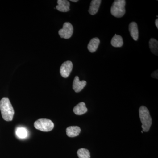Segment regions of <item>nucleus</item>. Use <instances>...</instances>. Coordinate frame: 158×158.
Returning <instances> with one entry per match:
<instances>
[{"label":"nucleus","mask_w":158,"mask_h":158,"mask_svg":"<svg viewBox=\"0 0 158 158\" xmlns=\"http://www.w3.org/2000/svg\"><path fill=\"white\" fill-rule=\"evenodd\" d=\"M0 110L4 120L11 121L13 119L14 110L8 98H3L0 101Z\"/></svg>","instance_id":"obj_1"},{"label":"nucleus","mask_w":158,"mask_h":158,"mask_svg":"<svg viewBox=\"0 0 158 158\" xmlns=\"http://www.w3.org/2000/svg\"><path fill=\"white\" fill-rule=\"evenodd\" d=\"M139 116L142 126L143 131L144 132H148L149 131L152 124V119L150 115L149 111L146 107L141 106L139 108Z\"/></svg>","instance_id":"obj_2"},{"label":"nucleus","mask_w":158,"mask_h":158,"mask_svg":"<svg viewBox=\"0 0 158 158\" xmlns=\"http://www.w3.org/2000/svg\"><path fill=\"white\" fill-rule=\"evenodd\" d=\"M126 1L125 0H116L111 8V13L116 18L123 17L125 14Z\"/></svg>","instance_id":"obj_3"},{"label":"nucleus","mask_w":158,"mask_h":158,"mask_svg":"<svg viewBox=\"0 0 158 158\" xmlns=\"http://www.w3.org/2000/svg\"><path fill=\"white\" fill-rule=\"evenodd\" d=\"M34 126L37 130L43 132H48L53 130L54 124L50 119L40 118L34 122Z\"/></svg>","instance_id":"obj_4"},{"label":"nucleus","mask_w":158,"mask_h":158,"mask_svg":"<svg viewBox=\"0 0 158 158\" xmlns=\"http://www.w3.org/2000/svg\"><path fill=\"white\" fill-rule=\"evenodd\" d=\"M73 28L70 23H64L62 29L59 31V34L60 37L64 39H69L73 34Z\"/></svg>","instance_id":"obj_5"},{"label":"nucleus","mask_w":158,"mask_h":158,"mask_svg":"<svg viewBox=\"0 0 158 158\" xmlns=\"http://www.w3.org/2000/svg\"><path fill=\"white\" fill-rule=\"evenodd\" d=\"M73 65L71 61H67L64 62L61 65L60 69V73L61 75L63 77L67 78L72 70Z\"/></svg>","instance_id":"obj_6"},{"label":"nucleus","mask_w":158,"mask_h":158,"mask_svg":"<svg viewBox=\"0 0 158 158\" xmlns=\"http://www.w3.org/2000/svg\"><path fill=\"white\" fill-rule=\"evenodd\" d=\"M87 85V82L85 81H80L79 77H75L74 79L73 88L76 93L81 92L83 88H85Z\"/></svg>","instance_id":"obj_7"},{"label":"nucleus","mask_w":158,"mask_h":158,"mask_svg":"<svg viewBox=\"0 0 158 158\" xmlns=\"http://www.w3.org/2000/svg\"><path fill=\"white\" fill-rule=\"evenodd\" d=\"M58 5L56 8L58 11L61 12H67L70 10V3L69 2L66 0H58L57 1Z\"/></svg>","instance_id":"obj_8"},{"label":"nucleus","mask_w":158,"mask_h":158,"mask_svg":"<svg viewBox=\"0 0 158 158\" xmlns=\"http://www.w3.org/2000/svg\"><path fill=\"white\" fill-rule=\"evenodd\" d=\"M81 132V128L78 126L69 127L66 130V135L70 138H74L78 136Z\"/></svg>","instance_id":"obj_9"},{"label":"nucleus","mask_w":158,"mask_h":158,"mask_svg":"<svg viewBox=\"0 0 158 158\" xmlns=\"http://www.w3.org/2000/svg\"><path fill=\"white\" fill-rule=\"evenodd\" d=\"M129 30L131 36L132 37L134 40H138V25L135 22H132L130 24L129 26Z\"/></svg>","instance_id":"obj_10"},{"label":"nucleus","mask_w":158,"mask_h":158,"mask_svg":"<svg viewBox=\"0 0 158 158\" xmlns=\"http://www.w3.org/2000/svg\"><path fill=\"white\" fill-rule=\"evenodd\" d=\"M74 113L77 115H82L87 113L88 109L86 108V105L84 102L79 103L73 108Z\"/></svg>","instance_id":"obj_11"},{"label":"nucleus","mask_w":158,"mask_h":158,"mask_svg":"<svg viewBox=\"0 0 158 158\" xmlns=\"http://www.w3.org/2000/svg\"><path fill=\"white\" fill-rule=\"evenodd\" d=\"M101 0H92L90 3L89 13L91 15H94L97 13L101 3Z\"/></svg>","instance_id":"obj_12"},{"label":"nucleus","mask_w":158,"mask_h":158,"mask_svg":"<svg viewBox=\"0 0 158 158\" xmlns=\"http://www.w3.org/2000/svg\"><path fill=\"white\" fill-rule=\"evenodd\" d=\"M100 40L97 37H94L90 40L88 44V48L89 52L91 53L96 52L99 45Z\"/></svg>","instance_id":"obj_13"},{"label":"nucleus","mask_w":158,"mask_h":158,"mask_svg":"<svg viewBox=\"0 0 158 158\" xmlns=\"http://www.w3.org/2000/svg\"><path fill=\"white\" fill-rule=\"evenodd\" d=\"M111 43L112 45L114 47H121L123 44L122 37L119 35L115 34L111 40Z\"/></svg>","instance_id":"obj_14"},{"label":"nucleus","mask_w":158,"mask_h":158,"mask_svg":"<svg viewBox=\"0 0 158 158\" xmlns=\"http://www.w3.org/2000/svg\"><path fill=\"white\" fill-rule=\"evenodd\" d=\"M149 48L152 52L156 56L158 54V41L154 38H151L149 42Z\"/></svg>","instance_id":"obj_15"},{"label":"nucleus","mask_w":158,"mask_h":158,"mask_svg":"<svg viewBox=\"0 0 158 158\" xmlns=\"http://www.w3.org/2000/svg\"><path fill=\"white\" fill-rule=\"evenodd\" d=\"M79 158H90V153L88 150L85 148H81L77 152Z\"/></svg>","instance_id":"obj_16"},{"label":"nucleus","mask_w":158,"mask_h":158,"mask_svg":"<svg viewBox=\"0 0 158 158\" xmlns=\"http://www.w3.org/2000/svg\"><path fill=\"white\" fill-rule=\"evenodd\" d=\"M16 134L19 138H25L27 136L28 133L26 129L23 127L18 128L16 131Z\"/></svg>","instance_id":"obj_17"},{"label":"nucleus","mask_w":158,"mask_h":158,"mask_svg":"<svg viewBox=\"0 0 158 158\" xmlns=\"http://www.w3.org/2000/svg\"><path fill=\"white\" fill-rule=\"evenodd\" d=\"M152 77L158 79V70L155 71L152 74Z\"/></svg>","instance_id":"obj_18"},{"label":"nucleus","mask_w":158,"mask_h":158,"mask_svg":"<svg viewBox=\"0 0 158 158\" xmlns=\"http://www.w3.org/2000/svg\"><path fill=\"white\" fill-rule=\"evenodd\" d=\"M155 24L156 27L157 28H158V19L156 20Z\"/></svg>","instance_id":"obj_19"},{"label":"nucleus","mask_w":158,"mask_h":158,"mask_svg":"<svg viewBox=\"0 0 158 158\" xmlns=\"http://www.w3.org/2000/svg\"><path fill=\"white\" fill-rule=\"evenodd\" d=\"M70 1L71 2H78V0H71Z\"/></svg>","instance_id":"obj_20"},{"label":"nucleus","mask_w":158,"mask_h":158,"mask_svg":"<svg viewBox=\"0 0 158 158\" xmlns=\"http://www.w3.org/2000/svg\"><path fill=\"white\" fill-rule=\"evenodd\" d=\"M141 133H143V131H141Z\"/></svg>","instance_id":"obj_21"}]
</instances>
